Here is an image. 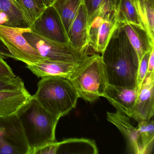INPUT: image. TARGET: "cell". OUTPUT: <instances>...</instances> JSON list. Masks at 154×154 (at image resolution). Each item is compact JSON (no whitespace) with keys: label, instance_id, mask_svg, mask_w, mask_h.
Instances as JSON below:
<instances>
[{"label":"cell","instance_id":"cell-30","mask_svg":"<svg viewBox=\"0 0 154 154\" xmlns=\"http://www.w3.org/2000/svg\"><path fill=\"white\" fill-rule=\"evenodd\" d=\"M54 0H35L36 3L42 8L46 9L52 6Z\"/></svg>","mask_w":154,"mask_h":154},{"label":"cell","instance_id":"cell-24","mask_svg":"<svg viewBox=\"0 0 154 154\" xmlns=\"http://www.w3.org/2000/svg\"><path fill=\"white\" fill-rule=\"evenodd\" d=\"M33 25L45 9L41 8L35 0H15Z\"/></svg>","mask_w":154,"mask_h":154},{"label":"cell","instance_id":"cell-3","mask_svg":"<svg viewBox=\"0 0 154 154\" xmlns=\"http://www.w3.org/2000/svg\"><path fill=\"white\" fill-rule=\"evenodd\" d=\"M52 115L60 119L75 109L79 98L70 80L62 77H42L32 96Z\"/></svg>","mask_w":154,"mask_h":154},{"label":"cell","instance_id":"cell-28","mask_svg":"<svg viewBox=\"0 0 154 154\" xmlns=\"http://www.w3.org/2000/svg\"><path fill=\"white\" fill-rule=\"evenodd\" d=\"M154 72V48L151 50L149 54L148 63V74Z\"/></svg>","mask_w":154,"mask_h":154},{"label":"cell","instance_id":"cell-5","mask_svg":"<svg viewBox=\"0 0 154 154\" xmlns=\"http://www.w3.org/2000/svg\"><path fill=\"white\" fill-rule=\"evenodd\" d=\"M29 44L46 60L75 64H83L95 54L83 52L75 48L69 43L54 41L41 36L31 31L23 33Z\"/></svg>","mask_w":154,"mask_h":154},{"label":"cell","instance_id":"cell-25","mask_svg":"<svg viewBox=\"0 0 154 154\" xmlns=\"http://www.w3.org/2000/svg\"><path fill=\"white\" fill-rule=\"evenodd\" d=\"M25 85L19 76L11 79L0 78V91L8 90H17L25 88Z\"/></svg>","mask_w":154,"mask_h":154},{"label":"cell","instance_id":"cell-19","mask_svg":"<svg viewBox=\"0 0 154 154\" xmlns=\"http://www.w3.org/2000/svg\"><path fill=\"white\" fill-rule=\"evenodd\" d=\"M83 0H54L52 6L57 12L67 38V35ZM68 40V39H67Z\"/></svg>","mask_w":154,"mask_h":154},{"label":"cell","instance_id":"cell-31","mask_svg":"<svg viewBox=\"0 0 154 154\" xmlns=\"http://www.w3.org/2000/svg\"><path fill=\"white\" fill-rule=\"evenodd\" d=\"M9 19L6 13L0 11V25L8 26Z\"/></svg>","mask_w":154,"mask_h":154},{"label":"cell","instance_id":"cell-17","mask_svg":"<svg viewBox=\"0 0 154 154\" xmlns=\"http://www.w3.org/2000/svg\"><path fill=\"white\" fill-rule=\"evenodd\" d=\"M121 26L137 53L140 62L146 54L149 53L154 48V45H151L146 34L142 29L130 24Z\"/></svg>","mask_w":154,"mask_h":154},{"label":"cell","instance_id":"cell-11","mask_svg":"<svg viewBox=\"0 0 154 154\" xmlns=\"http://www.w3.org/2000/svg\"><path fill=\"white\" fill-rule=\"evenodd\" d=\"M88 15L83 0L67 35L68 43L75 48L83 52H89L90 48Z\"/></svg>","mask_w":154,"mask_h":154},{"label":"cell","instance_id":"cell-18","mask_svg":"<svg viewBox=\"0 0 154 154\" xmlns=\"http://www.w3.org/2000/svg\"><path fill=\"white\" fill-rule=\"evenodd\" d=\"M140 24L154 45V0H133Z\"/></svg>","mask_w":154,"mask_h":154},{"label":"cell","instance_id":"cell-27","mask_svg":"<svg viewBox=\"0 0 154 154\" xmlns=\"http://www.w3.org/2000/svg\"><path fill=\"white\" fill-rule=\"evenodd\" d=\"M12 69L4 60V58L0 56V78L11 79L16 77Z\"/></svg>","mask_w":154,"mask_h":154},{"label":"cell","instance_id":"cell-26","mask_svg":"<svg viewBox=\"0 0 154 154\" xmlns=\"http://www.w3.org/2000/svg\"><path fill=\"white\" fill-rule=\"evenodd\" d=\"M150 52L146 54L139 62L137 76V86L139 89L147 74L148 63Z\"/></svg>","mask_w":154,"mask_h":154},{"label":"cell","instance_id":"cell-29","mask_svg":"<svg viewBox=\"0 0 154 154\" xmlns=\"http://www.w3.org/2000/svg\"><path fill=\"white\" fill-rule=\"evenodd\" d=\"M0 56L4 58H12V55L8 49L4 45V44L0 40Z\"/></svg>","mask_w":154,"mask_h":154},{"label":"cell","instance_id":"cell-23","mask_svg":"<svg viewBox=\"0 0 154 154\" xmlns=\"http://www.w3.org/2000/svg\"><path fill=\"white\" fill-rule=\"evenodd\" d=\"M118 19L121 25L130 24L144 30L139 19L133 0H122Z\"/></svg>","mask_w":154,"mask_h":154},{"label":"cell","instance_id":"cell-21","mask_svg":"<svg viewBox=\"0 0 154 154\" xmlns=\"http://www.w3.org/2000/svg\"><path fill=\"white\" fill-rule=\"evenodd\" d=\"M0 3L1 11L6 13L8 18V26L31 27V22L15 0H0Z\"/></svg>","mask_w":154,"mask_h":154},{"label":"cell","instance_id":"cell-14","mask_svg":"<svg viewBox=\"0 0 154 154\" xmlns=\"http://www.w3.org/2000/svg\"><path fill=\"white\" fill-rule=\"evenodd\" d=\"M107 119L117 127L126 138L131 152L141 154L137 129L131 124L129 117L117 111L115 112H107Z\"/></svg>","mask_w":154,"mask_h":154},{"label":"cell","instance_id":"cell-20","mask_svg":"<svg viewBox=\"0 0 154 154\" xmlns=\"http://www.w3.org/2000/svg\"><path fill=\"white\" fill-rule=\"evenodd\" d=\"M56 154H93L98 153L94 140L85 138H70L56 142Z\"/></svg>","mask_w":154,"mask_h":154},{"label":"cell","instance_id":"cell-12","mask_svg":"<svg viewBox=\"0 0 154 154\" xmlns=\"http://www.w3.org/2000/svg\"><path fill=\"white\" fill-rule=\"evenodd\" d=\"M138 87L130 88L108 85L103 97L106 98L118 111L131 118Z\"/></svg>","mask_w":154,"mask_h":154},{"label":"cell","instance_id":"cell-2","mask_svg":"<svg viewBox=\"0 0 154 154\" xmlns=\"http://www.w3.org/2000/svg\"><path fill=\"white\" fill-rule=\"evenodd\" d=\"M23 127L30 154L56 141L55 131L59 119L44 109L33 97L17 112Z\"/></svg>","mask_w":154,"mask_h":154},{"label":"cell","instance_id":"cell-4","mask_svg":"<svg viewBox=\"0 0 154 154\" xmlns=\"http://www.w3.org/2000/svg\"><path fill=\"white\" fill-rule=\"evenodd\" d=\"M70 81L79 98L92 103L103 97L109 83L101 56L94 54Z\"/></svg>","mask_w":154,"mask_h":154},{"label":"cell","instance_id":"cell-16","mask_svg":"<svg viewBox=\"0 0 154 154\" xmlns=\"http://www.w3.org/2000/svg\"><path fill=\"white\" fill-rule=\"evenodd\" d=\"M32 97L26 87L0 91V117L16 114Z\"/></svg>","mask_w":154,"mask_h":154},{"label":"cell","instance_id":"cell-10","mask_svg":"<svg viewBox=\"0 0 154 154\" xmlns=\"http://www.w3.org/2000/svg\"><path fill=\"white\" fill-rule=\"evenodd\" d=\"M121 26L116 17L92 22L89 26L90 47L95 53L102 54L114 31Z\"/></svg>","mask_w":154,"mask_h":154},{"label":"cell","instance_id":"cell-15","mask_svg":"<svg viewBox=\"0 0 154 154\" xmlns=\"http://www.w3.org/2000/svg\"><path fill=\"white\" fill-rule=\"evenodd\" d=\"M121 1L122 0H84L88 11V28L93 21L113 17L118 18Z\"/></svg>","mask_w":154,"mask_h":154},{"label":"cell","instance_id":"cell-8","mask_svg":"<svg viewBox=\"0 0 154 154\" xmlns=\"http://www.w3.org/2000/svg\"><path fill=\"white\" fill-rule=\"evenodd\" d=\"M31 31L48 39L69 43L57 12L53 6L47 8L31 26Z\"/></svg>","mask_w":154,"mask_h":154},{"label":"cell","instance_id":"cell-22","mask_svg":"<svg viewBox=\"0 0 154 154\" xmlns=\"http://www.w3.org/2000/svg\"><path fill=\"white\" fill-rule=\"evenodd\" d=\"M137 128L138 132L141 154H150L154 146V122L150 120L140 122Z\"/></svg>","mask_w":154,"mask_h":154},{"label":"cell","instance_id":"cell-7","mask_svg":"<svg viewBox=\"0 0 154 154\" xmlns=\"http://www.w3.org/2000/svg\"><path fill=\"white\" fill-rule=\"evenodd\" d=\"M0 154H30L23 127L16 113L0 117Z\"/></svg>","mask_w":154,"mask_h":154},{"label":"cell","instance_id":"cell-32","mask_svg":"<svg viewBox=\"0 0 154 154\" xmlns=\"http://www.w3.org/2000/svg\"><path fill=\"white\" fill-rule=\"evenodd\" d=\"M0 11H1V3H0Z\"/></svg>","mask_w":154,"mask_h":154},{"label":"cell","instance_id":"cell-13","mask_svg":"<svg viewBox=\"0 0 154 154\" xmlns=\"http://www.w3.org/2000/svg\"><path fill=\"white\" fill-rule=\"evenodd\" d=\"M85 63L75 64L45 60L36 63L27 65V67L38 77L55 76L71 80Z\"/></svg>","mask_w":154,"mask_h":154},{"label":"cell","instance_id":"cell-1","mask_svg":"<svg viewBox=\"0 0 154 154\" xmlns=\"http://www.w3.org/2000/svg\"><path fill=\"white\" fill-rule=\"evenodd\" d=\"M109 85L137 88L139 61L121 26L101 54Z\"/></svg>","mask_w":154,"mask_h":154},{"label":"cell","instance_id":"cell-9","mask_svg":"<svg viewBox=\"0 0 154 154\" xmlns=\"http://www.w3.org/2000/svg\"><path fill=\"white\" fill-rule=\"evenodd\" d=\"M154 114V72L148 74L141 87L132 109L131 118L138 122L149 121Z\"/></svg>","mask_w":154,"mask_h":154},{"label":"cell","instance_id":"cell-6","mask_svg":"<svg viewBox=\"0 0 154 154\" xmlns=\"http://www.w3.org/2000/svg\"><path fill=\"white\" fill-rule=\"evenodd\" d=\"M30 30V28H23L0 25V40L8 49L13 58L27 65L46 60L23 36V33Z\"/></svg>","mask_w":154,"mask_h":154}]
</instances>
